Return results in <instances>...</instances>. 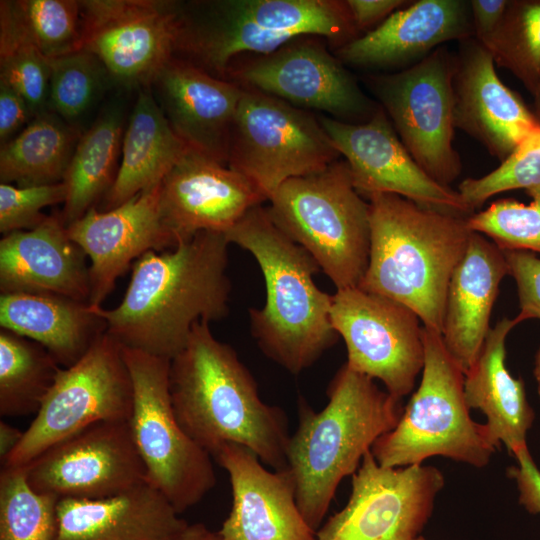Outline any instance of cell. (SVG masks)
<instances>
[{
  "mask_svg": "<svg viewBox=\"0 0 540 540\" xmlns=\"http://www.w3.org/2000/svg\"><path fill=\"white\" fill-rule=\"evenodd\" d=\"M229 244L224 232L201 231L174 248L148 251L133 262L118 306L90 308L122 346L171 360L196 323L228 314Z\"/></svg>",
  "mask_w": 540,
  "mask_h": 540,
  "instance_id": "cell-1",
  "label": "cell"
},
{
  "mask_svg": "<svg viewBox=\"0 0 540 540\" xmlns=\"http://www.w3.org/2000/svg\"><path fill=\"white\" fill-rule=\"evenodd\" d=\"M169 393L185 433L212 457L227 443L252 450L274 470L287 468V416L264 403L235 350L196 323L185 347L170 360Z\"/></svg>",
  "mask_w": 540,
  "mask_h": 540,
  "instance_id": "cell-2",
  "label": "cell"
},
{
  "mask_svg": "<svg viewBox=\"0 0 540 540\" xmlns=\"http://www.w3.org/2000/svg\"><path fill=\"white\" fill-rule=\"evenodd\" d=\"M366 198L370 255L358 287L409 307L441 334L449 282L473 233L468 217L391 193Z\"/></svg>",
  "mask_w": 540,
  "mask_h": 540,
  "instance_id": "cell-3",
  "label": "cell"
},
{
  "mask_svg": "<svg viewBox=\"0 0 540 540\" xmlns=\"http://www.w3.org/2000/svg\"><path fill=\"white\" fill-rule=\"evenodd\" d=\"M327 405L315 412L302 398L298 426L290 437L287 469L296 486L299 510L319 529L339 483L353 475L375 441L397 425L404 407L374 379L346 363L327 388Z\"/></svg>",
  "mask_w": 540,
  "mask_h": 540,
  "instance_id": "cell-4",
  "label": "cell"
},
{
  "mask_svg": "<svg viewBox=\"0 0 540 540\" xmlns=\"http://www.w3.org/2000/svg\"><path fill=\"white\" fill-rule=\"evenodd\" d=\"M225 235L230 244L250 252L264 276L265 304L249 310L253 337L268 358L291 374L301 373L339 336L331 321L332 295L313 279L319 265L261 205L250 209Z\"/></svg>",
  "mask_w": 540,
  "mask_h": 540,
  "instance_id": "cell-5",
  "label": "cell"
},
{
  "mask_svg": "<svg viewBox=\"0 0 540 540\" xmlns=\"http://www.w3.org/2000/svg\"><path fill=\"white\" fill-rule=\"evenodd\" d=\"M302 36L326 37L339 48L359 32L345 1L181 2L174 57L222 78L237 56L267 55Z\"/></svg>",
  "mask_w": 540,
  "mask_h": 540,
  "instance_id": "cell-6",
  "label": "cell"
},
{
  "mask_svg": "<svg viewBox=\"0 0 540 540\" xmlns=\"http://www.w3.org/2000/svg\"><path fill=\"white\" fill-rule=\"evenodd\" d=\"M424 365L417 390L394 429L371 447L384 467L422 464L443 456L477 468L500 447L486 424L474 421L464 396V372L447 352L441 334L423 326Z\"/></svg>",
  "mask_w": 540,
  "mask_h": 540,
  "instance_id": "cell-7",
  "label": "cell"
},
{
  "mask_svg": "<svg viewBox=\"0 0 540 540\" xmlns=\"http://www.w3.org/2000/svg\"><path fill=\"white\" fill-rule=\"evenodd\" d=\"M268 201L274 224L313 257L337 290L359 286L370 255V205L345 160L285 181Z\"/></svg>",
  "mask_w": 540,
  "mask_h": 540,
  "instance_id": "cell-8",
  "label": "cell"
},
{
  "mask_svg": "<svg viewBox=\"0 0 540 540\" xmlns=\"http://www.w3.org/2000/svg\"><path fill=\"white\" fill-rule=\"evenodd\" d=\"M134 390L129 420L147 482L182 513L215 486L211 455L178 423L170 400V360L122 346Z\"/></svg>",
  "mask_w": 540,
  "mask_h": 540,
  "instance_id": "cell-9",
  "label": "cell"
},
{
  "mask_svg": "<svg viewBox=\"0 0 540 540\" xmlns=\"http://www.w3.org/2000/svg\"><path fill=\"white\" fill-rule=\"evenodd\" d=\"M339 156L317 117L243 87L228 166L247 177L267 200L285 181L318 173Z\"/></svg>",
  "mask_w": 540,
  "mask_h": 540,
  "instance_id": "cell-10",
  "label": "cell"
},
{
  "mask_svg": "<svg viewBox=\"0 0 540 540\" xmlns=\"http://www.w3.org/2000/svg\"><path fill=\"white\" fill-rule=\"evenodd\" d=\"M134 402L122 345L107 331L61 368L40 409L2 466L27 465L53 444L101 421H129Z\"/></svg>",
  "mask_w": 540,
  "mask_h": 540,
  "instance_id": "cell-11",
  "label": "cell"
},
{
  "mask_svg": "<svg viewBox=\"0 0 540 540\" xmlns=\"http://www.w3.org/2000/svg\"><path fill=\"white\" fill-rule=\"evenodd\" d=\"M455 62L456 53L444 45L406 69L364 78L416 163L448 187L462 171L453 145Z\"/></svg>",
  "mask_w": 540,
  "mask_h": 540,
  "instance_id": "cell-12",
  "label": "cell"
},
{
  "mask_svg": "<svg viewBox=\"0 0 540 540\" xmlns=\"http://www.w3.org/2000/svg\"><path fill=\"white\" fill-rule=\"evenodd\" d=\"M331 321L345 342L352 370L379 379L397 399L413 390L425 356L423 326L413 310L349 287L332 295Z\"/></svg>",
  "mask_w": 540,
  "mask_h": 540,
  "instance_id": "cell-13",
  "label": "cell"
},
{
  "mask_svg": "<svg viewBox=\"0 0 540 540\" xmlns=\"http://www.w3.org/2000/svg\"><path fill=\"white\" fill-rule=\"evenodd\" d=\"M444 483L436 467H384L370 450L352 475L347 504L316 531V539L416 540Z\"/></svg>",
  "mask_w": 540,
  "mask_h": 540,
  "instance_id": "cell-14",
  "label": "cell"
},
{
  "mask_svg": "<svg viewBox=\"0 0 540 540\" xmlns=\"http://www.w3.org/2000/svg\"><path fill=\"white\" fill-rule=\"evenodd\" d=\"M181 1L82 0L83 49L123 88L149 87L175 54Z\"/></svg>",
  "mask_w": 540,
  "mask_h": 540,
  "instance_id": "cell-15",
  "label": "cell"
},
{
  "mask_svg": "<svg viewBox=\"0 0 540 540\" xmlns=\"http://www.w3.org/2000/svg\"><path fill=\"white\" fill-rule=\"evenodd\" d=\"M24 466L35 491L59 500L107 498L147 482L129 421L94 423Z\"/></svg>",
  "mask_w": 540,
  "mask_h": 540,
  "instance_id": "cell-16",
  "label": "cell"
},
{
  "mask_svg": "<svg viewBox=\"0 0 540 540\" xmlns=\"http://www.w3.org/2000/svg\"><path fill=\"white\" fill-rule=\"evenodd\" d=\"M226 75L298 108L320 110L348 123L366 122L380 107L343 63L309 36L234 66Z\"/></svg>",
  "mask_w": 540,
  "mask_h": 540,
  "instance_id": "cell-17",
  "label": "cell"
},
{
  "mask_svg": "<svg viewBox=\"0 0 540 540\" xmlns=\"http://www.w3.org/2000/svg\"><path fill=\"white\" fill-rule=\"evenodd\" d=\"M318 121L345 157L352 183L362 196L391 193L463 217L474 213L457 189L439 184L416 163L381 106L363 123L328 116Z\"/></svg>",
  "mask_w": 540,
  "mask_h": 540,
  "instance_id": "cell-18",
  "label": "cell"
},
{
  "mask_svg": "<svg viewBox=\"0 0 540 540\" xmlns=\"http://www.w3.org/2000/svg\"><path fill=\"white\" fill-rule=\"evenodd\" d=\"M265 200L247 177L188 148L161 181L159 209L178 245L201 231L225 233Z\"/></svg>",
  "mask_w": 540,
  "mask_h": 540,
  "instance_id": "cell-19",
  "label": "cell"
},
{
  "mask_svg": "<svg viewBox=\"0 0 540 540\" xmlns=\"http://www.w3.org/2000/svg\"><path fill=\"white\" fill-rule=\"evenodd\" d=\"M160 185L147 188L107 211L94 206L67 226L70 239L90 260L89 306H102L132 261L148 251H165L176 246L160 215Z\"/></svg>",
  "mask_w": 540,
  "mask_h": 540,
  "instance_id": "cell-20",
  "label": "cell"
},
{
  "mask_svg": "<svg viewBox=\"0 0 540 540\" xmlns=\"http://www.w3.org/2000/svg\"><path fill=\"white\" fill-rule=\"evenodd\" d=\"M452 89L455 129L500 162L540 128L533 110L500 80L491 54L474 37L459 42Z\"/></svg>",
  "mask_w": 540,
  "mask_h": 540,
  "instance_id": "cell-21",
  "label": "cell"
},
{
  "mask_svg": "<svg viewBox=\"0 0 540 540\" xmlns=\"http://www.w3.org/2000/svg\"><path fill=\"white\" fill-rule=\"evenodd\" d=\"M213 457L232 489V507L218 531L224 540H317L299 510L287 468L271 472L236 443L224 444Z\"/></svg>",
  "mask_w": 540,
  "mask_h": 540,
  "instance_id": "cell-22",
  "label": "cell"
},
{
  "mask_svg": "<svg viewBox=\"0 0 540 540\" xmlns=\"http://www.w3.org/2000/svg\"><path fill=\"white\" fill-rule=\"evenodd\" d=\"M149 87L183 143L228 166L243 87L175 57L157 72Z\"/></svg>",
  "mask_w": 540,
  "mask_h": 540,
  "instance_id": "cell-23",
  "label": "cell"
},
{
  "mask_svg": "<svg viewBox=\"0 0 540 540\" xmlns=\"http://www.w3.org/2000/svg\"><path fill=\"white\" fill-rule=\"evenodd\" d=\"M471 37L469 1H410L371 31L337 48L336 55L343 64L400 71L447 42Z\"/></svg>",
  "mask_w": 540,
  "mask_h": 540,
  "instance_id": "cell-24",
  "label": "cell"
},
{
  "mask_svg": "<svg viewBox=\"0 0 540 540\" xmlns=\"http://www.w3.org/2000/svg\"><path fill=\"white\" fill-rule=\"evenodd\" d=\"M87 256L73 242L59 214L0 240L1 293H44L89 301Z\"/></svg>",
  "mask_w": 540,
  "mask_h": 540,
  "instance_id": "cell-25",
  "label": "cell"
},
{
  "mask_svg": "<svg viewBox=\"0 0 540 540\" xmlns=\"http://www.w3.org/2000/svg\"><path fill=\"white\" fill-rule=\"evenodd\" d=\"M508 274L504 251L473 232L449 282L441 331L447 352L464 374L481 351L500 283Z\"/></svg>",
  "mask_w": 540,
  "mask_h": 540,
  "instance_id": "cell-26",
  "label": "cell"
},
{
  "mask_svg": "<svg viewBox=\"0 0 540 540\" xmlns=\"http://www.w3.org/2000/svg\"><path fill=\"white\" fill-rule=\"evenodd\" d=\"M187 524L146 482L102 499H60L55 540H170Z\"/></svg>",
  "mask_w": 540,
  "mask_h": 540,
  "instance_id": "cell-27",
  "label": "cell"
},
{
  "mask_svg": "<svg viewBox=\"0 0 540 540\" xmlns=\"http://www.w3.org/2000/svg\"><path fill=\"white\" fill-rule=\"evenodd\" d=\"M518 323L502 318L490 328L481 351L464 375V396L469 409H478L492 438L504 444L513 456L526 446V436L535 419L521 378H514L506 366V338Z\"/></svg>",
  "mask_w": 540,
  "mask_h": 540,
  "instance_id": "cell-28",
  "label": "cell"
},
{
  "mask_svg": "<svg viewBox=\"0 0 540 540\" xmlns=\"http://www.w3.org/2000/svg\"><path fill=\"white\" fill-rule=\"evenodd\" d=\"M0 326L41 344L63 368L75 364L106 331L87 302L26 292L1 293Z\"/></svg>",
  "mask_w": 540,
  "mask_h": 540,
  "instance_id": "cell-29",
  "label": "cell"
},
{
  "mask_svg": "<svg viewBox=\"0 0 540 540\" xmlns=\"http://www.w3.org/2000/svg\"><path fill=\"white\" fill-rule=\"evenodd\" d=\"M187 150L171 128L150 87L138 89L123 135L121 162L115 180L103 198L101 211L113 209L161 183Z\"/></svg>",
  "mask_w": 540,
  "mask_h": 540,
  "instance_id": "cell-30",
  "label": "cell"
},
{
  "mask_svg": "<svg viewBox=\"0 0 540 540\" xmlns=\"http://www.w3.org/2000/svg\"><path fill=\"white\" fill-rule=\"evenodd\" d=\"M124 120L123 106L112 102L81 135L62 181L66 199L59 216L66 226L84 216L111 188L118 171Z\"/></svg>",
  "mask_w": 540,
  "mask_h": 540,
  "instance_id": "cell-31",
  "label": "cell"
},
{
  "mask_svg": "<svg viewBox=\"0 0 540 540\" xmlns=\"http://www.w3.org/2000/svg\"><path fill=\"white\" fill-rule=\"evenodd\" d=\"M81 135L51 110L37 114L1 145V183L28 187L62 182Z\"/></svg>",
  "mask_w": 540,
  "mask_h": 540,
  "instance_id": "cell-32",
  "label": "cell"
},
{
  "mask_svg": "<svg viewBox=\"0 0 540 540\" xmlns=\"http://www.w3.org/2000/svg\"><path fill=\"white\" fill-rule=\"evenodd\" d=\"M61 368L41 344L1 329L0 415L36 414Z\"/></svg>",
  "mask_w": 540,
  "mask_h": 540,
  "instance_id": "cell-33",
  "label": "cell"
},
{
  "mask_svg": "<svg viewBox=\"0 0 540 540\" xmlns=\"http://www.w3.org/2000/svg\"><path fill=\"white\" fill-rule=\"evenodd\" d=\"M480 43L534 94L540 79V0H509L494 32Z\"/></svg>",
  "mask_w": 540,
  "mask_h": 540,
  "instance_id": "cell-34",
  "label": "cell"
},
{
  "mask_svg": "<svg viewBox=\"0 0 540 540\" xmlns=\"http://www.w3.org/2000/svg\"><path fill=\"white\" fill-rule=\"evenodd\" d=\"M57 497L35 491L25 466L0 471V540H55Z\"/></svg>",
  "mask_w": 540,
  "mask_h": 540,
  "instance_id": "cell-35",
  "label": "cell"
},
{
  "mask_svg": "<svg viewBox=\"0 0 540 540\" xmlns=\"http://www.w3.org/2000/svg\"><path fill=\"white\" fill-rule=\"evenodd\" d=\"M0 80L20 93L34 115L49 110V60L0 2Z\"/></svg>",
  "mask_w": 540,
  "mask_h": 540,
  "instance_id": "cell-36",
  "label": "cell"
},
{
  "mask_svg": "<svg viewBox=\"0 0 540 540\" xmlns=\"http://www.w3.org/2000/svg\"><path fill=\"white\" fill-rule=\"evenodd\" d=\"M49 66L48 108L72 125L114 84L103 63L86 49L51 59Z\"/></svg>",
  "mask_w": 540,
  "mask_h": 540,
  "instance_id": "cell-37",
  "label": "cell"
},
{
  "mask_svg": "<svg viewBox=\"0 0 540 540\" xmlns=\"http://www.w3.org/2000/svg\"><path fill=\"white\" fill-rule=\"evenodd\" d=\"M5 2L23 31L48 60L83 49L80 1Z\"/></svg>",
  "mask_w": 540,
  "mask_h": 540,
  "instance_id": "cell-38",
  "label": "cell"
},
{
  "mask_svg": "<svg viewBox=\"0 0 540 540\" xmlns=\"http://www.w3.org/2000/svg\"><path fill=\"white\" fill-rule=\"evenodd\" d=\"M532 199L525 204L499 199L467 218L469 228L488 237L502 250L540 253V187L526 190Z\"/></svg>",
  "mask_w": 540,
  "mask_h": 540,
  "instance_id": "cell-39",
  "label": "cell"
},
{
  "mask_svg": "<svg viewBox=\"0 0 540 540\" xmlns=\"http://www.w3.org/2000/svg\"><path fill=\"white\" fill-rule=\"evenodd\" d=\"M537 187H540V128L527 136L496 169L479 178L462 180L457 191L475 211L499 193Z\"/></svg>",
  "mask_w": 540,
  "mask_h": 540,
  "instance_id": "cell-40",
  "label": "cell"
},
{
  "mask_svg": "<svg viewBox=\"0 0 540 540\" xmlns=\"http://www.w3.org/2000/svg\"><path fill=\"white\" fill-rule=\"evenodd\" d=\"M65 199L63 182L28 187L0 183V232L35 228L47 218L42 209L64 204Z\"/></svg>",
  "mask_w": 540,
  "mask_h": 540,
  "instance_id": "cell-41",
  "label": "cell"
},
{
  "mask_svg": "<svg viewBox=\"0 0 540 540\" xmlns=\"http://www.w3.org/2000/svg\"><path fill=\"white\" fill-rule=\"evenodd\" d=\"M503 251L517 285L520 311L515 321L540 320V258L524 250Z\"/></svg>",
  "mask_w": 540,
  "mask_h": 540,
  "instance_id": "cell-42",
  "label": "cell"
},
{
  "mask_svg": "<svg viewBox=\"0 0 540 540\" xmlns=\"http://www.w3.org/2000/svg\"><path fill=\"white\" fill-rule=\"evenodd\" d=\"M518 465L507 469L508 476L516 482L519 503L532 514H540V470L526 446L513 454Z\"/></svg>",
  "mask_w": 540,
  "mask_h": 540,
  "instance_id": "cell-43",
  "label": "cell"
},
{
  "mask_svg": "<svg viewBox=\"0 0 540 540\" xmlns=\"http://www.w3.org/2000/svg\"><path fill=\"white\" fill-rule=\"evenodd\" d=\"M35 117L24 97L6 82L0 80V141L12 139Z\"/></svg>",
  "mask_w": 540,
  "mask_h": 540,
  "instance_id": "cell-44",
  "label": "cell"
},
{
  "mask_svg": "<svg viewBox=\"0 0 540 540\" xmlns=\"http://www.w3.org/2000/svg\"><path fill=\"white\" fill-rule=\"evenodd\" d=\"M353 23L358 30L371 31L375 25H380L396 10L404 7L410 1L406 0H346Z\"/></svg>",
  "mask_w": 540,
  "mask_h": 540,
  "instance_id": "cell-45",
  "label": "cell"
},
{
  "mask_svg": "<svg viewBox=\"0 0 540 540\" xmlns=\"http://www.w3.org/2000/svg\"><path fill=\"white\" fill-rule=\"evenodd\" d=\"M509 0H471L470 10L474 38L482 42L500 23Z\"/></svg>",
  "mask_w": 540,
  "mask_h": 540,
  "instance_id": "cell-46",
  "label": "cell"
},
{
  "mask_svg": "<svg viewBox=\"0 0 540 540\" xmlns=\"http://www.w3.org/2000/svg\"><path fill=\"white\" fill-rule=\"evenodd\" d=\"M23 435L24 431H20L4 421L0 422V460L2 464L18 446Z\"/></svg>",
  "mask_w": 540,
  "mask_h": 540,
  "instance_id": "cell-47",
  "label": "cell"
},
{
  "mask_svg": "<svg viewBox=\"0 0 540 540\" xmlns=\"http://www.w3.org/2000/svg\"><path fill=\"white\" fill-rule=\"evenodd\" d=\"M170 540H224L218 532H213L202 523L187 524Z\"/></svg>",
  "mask_w": 540,
  "mask_h": 540,
  "instance_id": "cell-48",
  "label": "cell"
},
{
  "mask_svg": "<svg viewBox=\"0 0 540 540\" xmlns=\"http://www.w3.org/2000/svg\"><path fill=\"white\" fill-rule=\"evenodd\" d=\"M533 96V113L535 114L538 122L540 123V79L537 85V88Z\"/></svg>",
  "mask_w": 540,
  "mask_h": 540,
  "instance_id": "cell-49",
  "label": "cell"
},
{
  "mask_svg": "<svg viewBox=\"0 0 540 540\" xmlns=\"http://www.w3.org/2000/svg\"><path fill=\"white\" fill-rule=\"evenodd\" d=\"M533 374L537 384V392L540 396V346L535 355Z\"/></svg>",
  "mask_w": 540,
  "mask_h": 540,
  "instance_id": "cell-50",
  "label": "cell"
},
{
  "mask_svg": "<svg viewBox=\"0 0 540 540\" xmlns=\"http://www.w3.org/2000/svg\"><path fill=\"white\" fill-rule=\"evenodd\" d=\"M416 540H427V539L423 536H419Z\"/></svg>",
  "mask_w": 540,
  "mask_h": 540,
  "instance_id": "cell-51",
  "label": "cell"
}]
</instances>
